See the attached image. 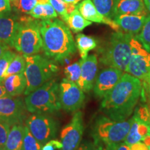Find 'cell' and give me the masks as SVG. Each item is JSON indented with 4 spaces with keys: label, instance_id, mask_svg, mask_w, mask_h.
I'll use <instances>...</instances> for the list:
<instances>
[{
    "label": "cell",
    "instance_id": "obj_1",
    "mask_svg": "<svg viewBox=\"0 0 150 150\" xmlns=\"http://www.w3.org/2000/svg\"><path fill=\"white\" fill-rule=\"evenodd\" d=\"M142 82L132 75L123 74L117 83L105 95L100 105L103 115L115 121L127 120L140 99Z\"/></svg>",
    "mask_w": 150,
    "mask_h": 150
},
{
    "label": "cell",
    "instance_id": "obj_2",
    "mask_svg": "<svg viewBox=\"0 0 150 150\" xmlns=\"http://www.w3.org/2000/svg\"><path fill=\"white\" fill-rule=\"evenodd\" d=\"M40 31L45 54L61 65L69 63L76 46L65 22L58 18L40 20Z\"/></svg>",
    "mask_w": 150,
    "mask_h": 150
},
{
    "label": "cell",
    "instance_id": "obj_3",
    "mask_svg": "<svg viewBox=\"0 0 150 150\" xmlns=\"http://www.w3.org/2000/svg\"><path fill=\"white\" fill-rule=\"evenodd\" d=\"M135 35L125 31L112 33L99 49V61L106 67L126 72L132 53V39Z\"/></svg>",
    "mask_w": 150,
    "mask_h": 150
},
{
    "label": "cell",
    "instance_id": "obj_4",
    "mask_svg": "<svg viewBox=\"0 0 150 150\" xmlns=\"http://www.w3.org/2000/svg\"><path fill=\"white\" fill-rule=\"evenodd\" d=\"M26 68L24 74L27 79V87L24 95H29L48 81L55 78L59 72L56 62L47 57L45 54L24 55Z\"/></svg>",
    "mask_w": 150,
    "mask_h": 150
},
{
    "label": "cell",
    "instance_id": "obj_5",
    "mask_svg": "<svg viewBox=\"0 0 150 150\" xmlns=\"http://www.w3.org/2000/svg\"><path fill=\"white\" fill-rule=\"evenodd\" d=\"M59 85L57 80L54 78L26 95L24 103L27 111L51 115L59 112L61 108Z\"/></svg>",
    "mask_w": 150,
    "mask_h": 150
},
{
    "label": "cell",
    "instance_id": "obj_6",
    "mask_svg": "<svg viewBox=\"0 0 150 150\" xmlns=\"http://www.w3.org/2000/svg\"><path fill=\"white\" fill-rule=\"evenodd\" d=\"M13 47L25 56L37 54L42 51L40 20L31 17H20Z\"/></svg>",
    "mask_w": 150,
    "mask_h": 150
},
{
    "label": "cell",
    "instance_id": "obj_7",
    "mask_svg": "<svg viewBox=\"0 0 150 150\" xmlns=\"http://www.w3.org/2000/svg\"><path fill=\"white\" fill-rule=\"evenodd\" d=\"M132 118L125 121H115L104 115L95 117L92 125L91 136L94 141L102 142L105 145L124 142L128 134Z\"/></svg>",
    "mask_w": 150,
    "mask_h": 150
},
{
    "label": "cell",
    "instance_id": "obj_8",
    "mask_svg": "<svg viewBox=\"0 0 150 150\" xmlns=\"http://www.w3.org/2000/svg\"><path fill=\"white\" fill-rule=\"evenodd\" d=\"M24 122L31 134L42 146L57 136L59 122L51 114L32 113Z\"/></svg>",
    "mask_w": 150,
    "mask_h": 150
},
{
    "label": "cell",
    "instance_id": "obj_9",
    "mask_svg": "<svg viewBox=\"0 0 150 150\" xmlns=\"http://www.w3.org/2000/svg\"><path fill=\"white\" fill-rule=\"evenodd\" d=\"M132 53L126 72L142 81L150 77V53L134 37Z\"/></svg>",
    "mask_w": 150,
    "mask_h": 150
},
{
    "label": "cell",
    "instance_id": "obj_10",
    "mask_svg": "<svg viewBox=\"0 0 150 150\" xmlns=\"http://www.w3.org/2000/svg\"><path fill=\"white\" fill-rule=\"evenodd\" d=\"M24 99L20 96L0 98V120L11 126L23 124L27 117Z\"/></svg>",
    "mask_w": 150,
    "mask_h": 150
},
{
    "label": "cell",
    "instance_id": "obj_11",
    "mask_svg": "<svg viewBox=\"0 0 150 150\" xmlns=\"http://www.w3.org/2000/svg\"><path fill=\"white\" fill-rule=\"evenodd\" d=\"M59 101L61 108L66 112H76L85 102L84 92L74 82L63 79L59 85Z\"/></svg>",
    "mask_w": 150,
    "mask_h": 150
},
{
    "label": "cell",
    "instance_id": "obj_12",
    "mask_svg": "<svg viewBox=\"0 0 150 150\" xmlns=\"http://www.w3.org/2000/svg\"><path fill=\"white\" fill-rule=\"evenodd\" d=\"M83 131V113L79 110L74 112L70 122L62 129V148L60 150H77L81 143Z\"/></svg>",
    "mask_w": 150,
    "mask_h": 150
},
{
    "label": "cell",
    "instance_id": "obj_13",
    "mask_svg": "<svg viewBox=\"0 0 150 150\" xmlns=\"http://www.w3.org/2000/svg\"><path fill=\"white\" fill-rule=\"evenodd\" d=\"M123 75V71L111 67L104 68L97 73L93 88L95 97L103 99L113 88Z\"/></svg>",
    "mask_w": 150,
    "mask_h": 150
},
{
    "label": "cell",
    "instance_id": "obj_14",
    "mask_svg": "<svg viewBox=\"0 0 150 150\" xmlns=\"http://www.w3.org/2000/svg\"><path fill=\"white\" fill-rule=\"evenodd\" d=\"M81 73L77 86L84 93H88L93 90L98 70V59L96 54L88 55L84 59H81Z\"/></svg>",
    "mask_w": 150,
    "mask_h": 150
},
{
    "label": "cell",
    "instance_id": "obj_15",
    "mask_svg": "<svg viewBox=\"0 0 150 150\" xmlns=\"http://www.w3.org/2000/svg\"><path fill=\"white\" fill-rule=\"evenodd\" d=\"M20 18L13 13L0 14V41L13 47L14 40L20 24Z\"/></svg>",
    "mask_w": 150,
    "mask_h": 150
},
{
    "label": "cell",
    "instance_id": "obj_16",
    "mask_svg": "<svg viewBox=\"0 0 150 150\" xmlns=\"http://www.w3.org/2000/svg\"><path fill=\"white\" fill-rule=\"evenodd\" d=\"M147 16V14L118 15L114 16L112 20L123 31L136 36L142 30Z\"/></svg>",
    "mask_w": 150,
    "mask_h": 150
},
{
    "label": "cell",
    "instance_id": "obj_17",
    "mask_svg": "<svg viewBox=\"0 0 150 150\" xmlns=\"http://www.w3.org/2000/svg\"><path fill=\"white\" fill-rule=\"evenodd\" d=\"M77 8L82 16L88 21L107 24L116 31L120 30L117 24H115L112 19L105 18L99 13L91 0H83L78 4Z\"/></svg>",
    "mask_w": 150,
    "mask_h": 150
},
{
    "label": "cell",
    "instance_id": "obj_18",
    "mask_svg": "<svg viewBox=\"0 0 150 150\" xmlns=\"http://www.w3.org/2000/svg\"><path fill=\"white\" fill-rule=\"evenodd\" d=\"M123 14H147L143 0H113L112 18Z\"/></svg>",
    "mask_w": 150,
    "mask_h": 150
},
{
    "label": "cell",
    "instance_id": "obj_19",
    "mask_svg": "<svg viewBox=\"0 0 150 150\" xmlns=\"http://www.w3.org/2000/svg\"><path fill=\"white\" fill-rule=\"evenodd\" d=\"M132 122L128 134L124 142L127 145L131 146L138 142H141L143 138L150 132V123L145 122L140 118L133 115Z\"/></svg>",
    "mask_w": 150,
    "mask_h": 150
},
{
    "label": "cell",
    "instance_id": "obj_20",
    "mask_svg": "<svg viewBox=\"0 0 150 150\" xmlns=\"http://www.w3.org/2000/svg\"><path fill=\"white\" fill-rule=\"evenodd\" d=\"M1 84L8 96H20L25 91L27 79L24 73H20L7 76L4 79Z\"/></svg>",
    "mask_w": 150,
    "mask_h": 150
},
{
    "label": "cell",
    "instance_id": "obj_21",
    "mask_svg": "<svg viewBox=\"0 0 150 150\" xmlns=\"http://www.w3.org/2000/svg\"><path fill=\"white\" fill-rule=\"evenodd\" d=\"M24 130L23 124H18L11 127L4 150H24Z\"/></svg>",
    "mask_w": 150,
    "mask_h": 150
},
{
    "label": "cell",
    "instance_id": "obj_22",
    "mask_svg": "<svg viewBox=\"0 0 150 150\" xmlns=\"http://www.w3.org/2000/svg\"><path fill=\"white\" fill-rule=\"evenodd\" d=\"M75 40L81 59H86L88 52L97 47V41L95 38L83 33H78L75 37Z\"/></svg>",
    "mask_w": 150,
    "mask_h": 150
},
{
    "label": "cell",
    "instance_id": "obj_23",
    "mask_svg": "<svg viewBox=\"0 0 150 150\" xmlns=\"http://www.w3.org/2000/svg\"><path fill=\"white\" fill-rule=\"evenodd\" d=\"M27 15L39 20L57 18L58 14L50 2L38 3Z\"/></svg>",
    "mask_w": 150,
    "mask_h": 150
},
{
    "label": "cell",
    "instance_id": "obj_24",
    "mask_svg": "<svg viewBox=\"0 0 150 150\" xmlns=\"http://www.w3.org/2000/svg\"><path fill=\"white\" fill-rule=\"evenodd\" d=\"M64 22L74 33L80 32L86 27L92 24V22L88 21L82 16L78 10L77 6L71 13L69 14L67 20Z\"/></svg>",
    "mask_w": 150,
    "mask_h": 150
},
{
    "label": "cell",
    "instance_id": "obj_25",
    "mask_svg": "<svg viewBox=\"0 0 150 150\" xmlns=\"http://www.w3.org/2000/svg\"><path fill=\"white\" fill-rule=\"evenodd\" d=\"M49 2L53 6L58 16H61L63 22L67 20L69 14L76 8V5L67 4L63 0H49Z\"/></svg>",
    "mask_w": 150,
    "mask_h": 150
},
{
    "label": "cell",
    "instance_id": "obj_26",
    "mask_svg": "<svg viewBox=\"0 0 150 150\" xmlns=\"http://www.w3.org/2000/svg\"><path fill=\"white\" fill-rule=\"evenodd\" d=\"M26 68V61L23 54H16V55L11 61L6 73V77L13 74L24 73ZM5 77V78H6Z\"/></svg>",
    "mask_w": 150,
    "mask_h": 150
},
{
    "label": "cell",
    "instance_id": "obj_27",
    "mask_svg": "<svg viewBox=\"0 0 150 150\" xmlns=\"http://www.w3.org/2000/svg\"><path fill=\"white\" fill-rule=\"evenodd\" d=\"M38 0H11L12 8L17 13L28 14L38 4Z\"/></svg>",
    "mask_w": 150,
    "mask_h": 150
},
{
    "label": "cell",
    "instance_id": "obj_28",
    "mask_svg": "<svg viewBox=\"0 0 150 150\" xmlns=\"http://www.w3.org/2000/svg\"><path fill=\"white\" fill-rule=\"evenodd\" d=\"M97 10L105 18L112 20L113 0H91Z\"/></svg>",
    "mask_w": 150,
    "mask_h": 150
},
{
    "label": "cell",
    "instance_id": "obj_29",
    "mask_svg": "<svg viewBox=\"0 0 150 150\" xmlns=\"http://www.w3.org/2000/svg\"><path fill=\"white\" fill-rule=\"evenodd\" d=\"M135 37L150 53V15H148L146 18L140 32Z\"/></svg>",
    "mask_w": 150,
    "mask_h": 150
},
{
    "label": "cell",
    "instance_id": "obj_30",
    "mask_svg": "<svg viewBox=\"0 0 150 150\" xmlns=\"http://www.w3.org/2000/svg\"><path fill=\"white\" fill-rule=\"evenodd\" d=\"M81 59L73 64L69 65L64 69V74L67 79L74 82L77 84L81 77Z\"/></svg>",
    "mask_w": 150,
    "mask_h": 150
},
{
    "label": "cell",
    "instance_id": "obj_31",
    "mask_svg": "<svg viewBox=\"0 0 150 150\" xmlns=\"http://www.w3.org/2000/svg\"><path fill=\"white\" fill-rule=\"evenodd\" d=\"M16 54L11 50H6L4 52L2 56L0 57V83L6 77V73L8 70L9 64L16 56Z\"/></svg>",
    "mask_w": 150,
    "mask_h": 150
},
{
    "label": "cell",
    "instance_id": "obj_32",
    "mask_svg": "<svg viewBox=\"0 0 150 150\" xmlns=\"http://www.w3.org/2000/svg\"><path fill=\"white\" fill-rule=\"evenodd\" d=\"M42 145L31 134L27 126L24 130V150H42Z\"/></svg>",
    "mask_w": 150,
    "mask_h": 150
},
{
    "label": "cell",
    "instance_id": "obj_33",
    "mask_svg": "<svg viewBox=\"0 0 150 150\" xmlns=\"http://www.w3.org/2000/svg\"><path fill=\"white\" fill-rule=\"evenodd\" d=\"M11 127L8 123L0 120V150H4L6 142Z\"/></svg>",
    "mask_w": 150,
    "mask_h": 150
},
{
    "label": "cell",
    "instance_id": "obj_34",
    "mask_svg": "<svg viewBox=\"0 0 150 150\" xmlns=\"http://www.w3.org/2000/svg\"><path fill=\"white\" fill-rule=\"evenodd\" d=\"M142 82V90L140 99L141 102L145 103L149 106L150 105V82L149 81H141Z\"/></svg>",
    "mask_w": 150,
    "mask_h": 150
},
{
    "label": "cell",
    "instance_id": "obj_35",
    "mask_svg": "<svg viewBox=\"0 0 150 150\" xmlns=\"http://www.w3.org/2000/svg\"><path fill=\"white\" fill-rule=\"evenodd\" d=\"M62 148V143L58 140H51L42 146V150H60Z\"/></svg>",
    "mask_w": 150,
    "mask_h": 150
},
{
    "label": "cell",
    "instance_id": "obj_36",
    "mask_svg": "<svg viewBox=\"0 0 150 150\" xmlns=\"http://www.w3.org/2000/svg\"><path fill=\"white\" fill-rule=\"evenodd\" d=\"M105 146H106L108 150H130V146L127 145L125 142Z\"/></svg>",
    "mask_w": 150,
    "mask_h": 150
},
{
    "label": "cell",
    "instance_id": "obj_37",
    "mask_svg": "<svg viewBox=\"0 0 150 150\" xmlns=\"http://www.w3.org/2000/svg\"><path fill=\"white\" fill-rule=\"evenodd\" d=\"M12 10L10 0H0V14L11 12Z\"/></svg>",
    "mask_w": 150,
    "mask_h": 150
},
{
    "label": "cell",
    "instance_id": "obj_38",
    "mask_svg": "<svg viewBox=\"0 0 150 150\" xmlns=\"http://www.w3.org/2000/svg\"><path fill=\"white\" fill-rule=\"evenodd\" d=\"M77 150H95V142L91 140H84L81 143Z\"/></svg>",
    "mask_w": 150,
    "mask_h": 150
},
{
    "label": "cell",
    "instance_id": "obj_39",
    "mask_svg": "<svg viewBox=\"0 0 150 150\" xmlns=\"http://www.w3.org/2000/svg\"><path fill=\"white\" fill-rule=\"evenodd\" d=\"M130 150H149V149L144 142H138L131 145Z\"/></svg>",
    "mask_w": 150,
    "mask_h": 150
},
{
    "label": "cell",
    "instance_id": "obj_40",
    "mask_svg": "<svg viewBox=\"0 0 150 150\" xmlns=\"http://www.w3.org/2000/svg\"><path fill=\"white\" fill-rule=\"evenodd\" d=\"M95 145V150H108L104 144L99 141H94Z\"/></svg>",
    "mask_w": 150,
    "mask_h": 150
},
{
    "label": "cell",
    "instance_id": "obj_41",
    "mask_svg": "<svg viewBox=\"0 0 150 150\" xmlns=\"http://www.w3.org/2000/svg\"><path fill=\"white\" fill-rule=\"evenodd\" d=\"M9 48H10V47L7 45L6 44H5L4 42L0 41V57L2 56L4 52L6 51V50H9Z\"/></svg>",
    "mask_w": 150,
    "mask_h": 150
},
{
    "label": "cell",
    "instance_id": "obj_42",
    "mask_svg": "<svg viewBox=\"0 0 150 150\" xmlns=\"http://www.w3.org/2000/svg\"><path fill=\"white\" fill-rule=\"evenodd\" d=\"M8 95H7L6 92L4 88L2 86V84L0 83V98L1 97H7Z\"/></svg>",
    "mask_w": 150,
    "mask_h": 150
},
{
    "label": "cell",
    "instance_id": "obj_43",
    "mask_svg": "<svg viewBox=\"0 0 150 150\" xmlns=\"http://www.w3.org/2000/svg\"><path fill=\"white\" fill-rule=\"evenodd\" d=\"M65 3L67 4H74V5H76L77 4L80 2L81 0H63Z\"/></svg>",
    "mask_w": 150,
    "mask_h": 150
},
{
    "label": "cell",
    "instance_id": "obj_44",
    "mask_svg": "<svg viewBox=\"0 0 150 150\" xmlns=\"http://www.w3.org/2000/svg\"><path fill=\"white\" fill-rule=\"evenodd\" d=\"M143 1L147 11L150 13V0H143Z\"/></svg>",
    "mask_w": 150,
    "mask_h": 150
},
{
    "label": "cell",
    "instance_id": "obj_45",
    "mask_svg": "<svg viewBox=\"0 0 150 150\" xmlns=\"http://www.w3.org/2000/svg\"><path fill=\"white\" fill-rule=\"evenodd\" d=\"M148 106V108H149V122H150V105H149Z\"/></svg>",
    "mask_w": 150,
    "mask_h": 150
},
{
    "label": "cell",
    "instance_id": "obj_46",
    "mask_svg": "<svg viewBox=\"0 0 150 150\" xmlns=\"http://www.w3.org/2000/svg\"><path fill=\"white\" fill-rule=\"evenodd\" d=\"M148 149H149V150H150V146H149V147H148Z\"/></svg>",
    "mask_w": 150,
    "mask_h": 150
},
{
    "label": "cell",
    "instance_id": "obj_47",
    "mask_svg": "<svg viewBox=\"0 0 150 150\" xmlns=\"http://www.w3.org/2000/svg\"><path fill=\"white\" fill-rule=\"evenodd\" d=\"M10 1H11V0H10Z\"/></svg>",
    "mask_w": 150,
    "mask_h": 150
}]
</instances>
